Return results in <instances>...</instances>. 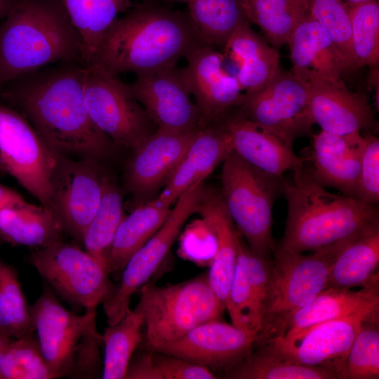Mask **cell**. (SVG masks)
<instances>
[{
  "mask_svg": "<svg viewBox=\"0 0 379 379\" xmlns=\"http://www.w3.org/2000/svg\"><path fill=\"white\" fill-rule=\"evenodd\" d=\"M57 154L24 116L0 104V173L11 175L48 208Z\"/></svg>",
  "mask_w": 379,
  "mask_h": 379,
  "instance_id": "cell-11",
  "label": "cell"
},
{
  "mask_svg": "<svg viewBox=\"0 0 379 379\" xmlns=\"http://www.w3.org/2000/svg\"><path fill=\"white\" fill-rule=\"evenodd\" d=\"M379 378L378 323L362 322L348 352L340 378Z\"/></svg>",
  "mask_w": 379,
  "mask_h": 379,
  "instance_id": "cell-42",
  "label": "cell"
},
{
  "mask_svg": "<svg viewBox=\"0 0 379 379\" xmlns=\"http://www.w3.org/2000/svg\"><path fill=\"white\" fill-rule=\"evenodd\" d=\"M22 199L17 192L0 183V211L6 206Z\"/></svg>",
  "mask_w": 379,
  "mask_h": 379,
  "instance_id": "cell-46",
  "label": "cell"
},
{
  "mask_svg": "<svg viewBox=\"0 0 379 379\" xmlns=\"http://www.w3.org/2000/svg\"><path fill=\"white\" fill-rule=\"evenodd\" d=\"M214 232L217 239L215 255L208 272L209 284L226 310L229 291L237 260L239 233L225 206L220 194H208L200 203L197 211Z\"/></svg>",
  "mask_w": 379,
  "mask_h": 379,
  "instance_id": "cell-26",
  "label": "cell"
},
{
  "mask_svg": "<svg viewBox=\"0 0 379 379\" xmlns=\"http://www.w3.org/2000/svg\"><path fill=\"white\" fill-rule=\"evenodd\" d=\"M29 312L41 350L55 378L98 376L102 335L96 329L95 310L76 314L46 288Z\"/></svg>",
  "mask_w": 379,
  "mask_h": 379,
  "instance_id": "cell-5",
  "label": "cell"
},
{
  "mask_svg": "<svg viewBox=\"0 0 379 379\" xmlns=\"http://www.w3.org/2000/svg\"><path fill=\"white\" fill-rule=\"evenodd\" d=\"M198 129L175 132L158 128L134 151L126 179L129 190L136 198H145L166 182Z\"/></svg>",
  "mask_w": 379,
  "mask_h": 379,
  "instance_id": "cell-20",
  "label": "cell"
},
{
  "mask_svg": "<svg viewBox=\"0 0 379 379\" xmlns=\"http://www.w3.org/2000/svg\"><path fill=\"white\" fill-rule=\"evenodd\" d=\"M293 173L292 180L284 182L287 216L283 237L276 249L314 252L379 228L377 206L330 192L304 165Z\"/></svg>",
  "mask_w": 379,
  "mask_h": 379,
  "instance_id": "cell-2",
  "label": "cell"
},
{
  "mask_svg": "<svg viewBox=\"0 0 379 379\" xmlns=\"http://www.w3.org/2000/svg\"><path fill=\"white\" fill-rule=\"evenodd\" d=\"M222 163L220 194L226 210L251 251L270 258L276 248L272 209L284 194L285 180L255 168L234 150Z\"/></svg>",
  "mask_w": 379,
  "mask_h": 379,
  "instance_id": "cell-8",
  "label": "cell"
},
{
  "mask_svg": "<svg viewBox=\"0 0 379 379\" xmlns=\"http://www.w3.org/2000/svg\"><path fill=\"white\" fill-rule=\"evenodd\" d=\"M143 326L142 314L135 307L133 310L129 309L123 318L105 330L102 378H125L132 356L142 340Z\"/></svg>",
  "mask_w": 379,
  "mask_h": 379,
  "instance_id": "cell-36",
  "label": "cell"
},
{
  "mask_svg": "<svg viewBox=\"0 0 379 379\" xmlns=\"http://www.w3.org/2000/svg\"><path fill=\"white\" fill-rule=\"evenodd\" d=\"M246 17L276 47L287 44L308 12L307 0H242Z\"/></svg>",
  "mask_w": 379,
  "mask_h": 379,
  "instance_id": "cell-34",
  "label": "cell"
},
{
  "mask_svg": "<svg viewBox=\"0 0 379 379\" xmlns=\"http://www.w3.org/2000/svg\"><path fill=\"white\" fill-rule=\"evenodd\" d=\"M246 244L239 234L237 260L228 294L226 310L234 326L258 338L261 325L257 318L246 257Z\"/></svg>",
  "mask_w": 379,
  "mask_h": 379,
  "instance_id": "cell-37",
  "label": "cell"
},
{
  "mask_svg": "<svg viewBox=\"0 0 379 379\" xmlns=\"http://www.w3.org/2000/svg\"><path fill=\"white\" fill-rule=\"evenodd\" d=\"M352 44L359 67L379 62V4L377 0L348 6Z\"/></svg>",
  "mask_w": 379,
  "mask_h": 379,
  "instance_id": "cell-41",
  "label": "cell"
},
{
  "mask_svg": "<svg viewBox=\"0 0 379 379\" xmlns=\"http://www.w3.org/2000/svg\"><path fill=\"white\" fill-rule=\"evenodd\" d=\"M136 308L142 314L149 350L171 343L196 326L220 319L225 309L212 290L208 272L179 284H145Z\"/></svg>",
  "mask_w": 379,
  "mask_h": 379,
  "instance_id": "cell-7",
  "label": "cell"
},
{
  "mask_svg": "<svg viewBox=\"0 0 379 379\" xmlns=\"http://www.w3.org/2000/svg\"><path fill=\"white\" fill-rule=\"evenodd\" d=\"M152 351L153 359L162 379H215L208 367L186 359Z\"/></svg>",
  "mask_w": 379,
  "mask_h": 379,
  "instance_id": "cell-44",
  "label": "cell"
},
{
  "mask_svg": "<svg viewBox=\"0 0 379 379\" xmlns=\"http://www.w3.org/2000/svg\"><path fill=\"white\" fill-rule=\"evenodd\" d=\"M97 159L73 160L57 154L50 178V208L64 231L82 241L102 196L105 177Z\"/></svg>",
  "mask_w": 379,
  "mask_h": 379,
  "instance_id": "cell-14",
  "label": "cell"
},
{
  "mask_svg": "<svg viewBox=\"0 0 379 379\" xmlns=\"http://www.w3.org/2000/svg\"><path fill=\"white\" fill-rule=\"evenodd\" d=\"M308 85L307 115L312 125L317 124L322 131L339 135L377 128L366 95L350 91L343 81Z\"/></svg>",
  "mask_w": 379,
  "mask_h": 379,
  "instance_id": "cell-19",
  "label": "cell"
},
{
  "mask_svg": "<svg viewBox=\"0 0 379 379\" xmlns=\"http://www.w3.org/2000/svg\"><path fill=\"white\" fill-rule=\"evenodd\" d=\"M354 240L331 245L311 255L275 248L257 345L281 337L291 316L327 288L328 275L338 255Z\"/></svg>",
  "mask_w": 379,
  "mask_h": 379,
  "instance_id": "cell-6",
  "label": "cell"
},
{
  "mask_svg": "<svg viewBox=\"0 0 379 379\" xmlns=\"http://www.w3.org/2000/svg\"><path fill=\"white\" fill-rule=\"evenodd\" d=\"M232 150L230 138L222 125L199 128L157 198L171 206L190 187L204 181Z\"/></svg>",
  "mask_w": 379,
  "mask_h": 379,
  "instance_id": "cell-25",
  "label": "cell"
},
{
  "mask_svg": "<svg viewBox=\"0 0 379 379\" xmlns=\"http://www.w3.org/2000/svg\"><path fill=\"white\" fill-rule=\"evenodd\" d=\"M379 228L348 244L330 271L327 287L345 290L357 286H378Z\"/></svg>",
  "mask_w": 379,
  "mask_h": 379,
  "instance_id": "cell-30",
  "label": "cell"
},
{
  "mask_svg": "<svg viewBox=\"0 0 379 379\" xmlns=\"http://www.w3.org/2000/svg\"><path fill=\"white\" fill-rule=\"evenodd\" d=\"M127 379H162L153 359L152 351L131 359L125 378Z\"/></svg>",
  "mask_w": 379,
  "mask_h": 379,
  "instance_id": "cell-45",
  "label": "cell"
},
{
  "mask_svg": "<svg viewBox=\"0 0 379 379\" xmlns=\"http://www.w3.org/2000/svg\"><path fill=\"white\" fill-rule=\"evenodd\" d=\"M312 138L313 167L310 169L314 178L325 187L355 198L365 136L359 132L339 135L321 130Z\"/></svg>",
  "mask_w": 379,
  "mask_h": 379,
  "instance_id": "cell-21",
  "label": "cell"
},
{
  "mask_svg": "<svg viewBox=\"0 0 379 379\" xmlns=\"http://www.w3.org/2000/svg\"><path fill=\"white\" fill-rule=\"evenodd\" d=\"M12 341L11 337L0 331V352L6 350Z\"/></svg>",
  "mask_w": 379,
  "mask_h": 379,
  "instance_id": "cell-48",
  "label": "cell"
},
{
  "mask_svg": "<svg viewBox=\"0 0 379 379\" xmlns=\"http://www.w3.org/2000/svg\"><path fill=\"white\" fill-rule=\"evenodd\" d=\"M308 12L328 35L348 70L359 67L352 44L348 6L343 0H307Z\"/></svg>",
  "mask_w": 379,
  "mask_h": 379,
  "instance_id": "cell-40",
  "label": "cell"
},
{
  "mask_svg": "<svg viewBox=\"0 0 379 379\" xmlns=\"http://www.w3.org/2000/svg\"><path fill=\"white\" fill-rule=\"evenodd\" d=\"M6 350L4 351H1L0 352V367H1V362H2V360H3V357H4V355L5 354V352Z\"/></svg>",
  "mask_w": 379,
  "mask_h": 379,
  "instance_id": "cell-50",
  "label": "cell"
},
{
  "mask_svg": "<svg viewBox=\"0 0 379 379\" xmlns=\"http://www.w3.org/2000/svg\"><path fill=\"white\" fill-rule=\"evenodd\" d=\"M189 16L206 46L223 45L243 23L248 22L242 0H190Z\"/></svg>",
  "mask_w": 379,
  "mask_h": 379,
  "instance_id": "cell-33",
  "label": "cell"
},
{
  "mask_svg": "<svg viewBox=\"0 0 379 379\" xmlns=\"http://www.w3.org/2000/svg\"><path fill=\"white\" fill-rule=\"evenodd\" d=\"M125 217L121 195L105 176L99 207L84 234L82 241L86 251L107 269L113 240Z\"/></svg>",
  "mask_w": 379,
  "mask_h": 379,
  "instance_id": "cell-35",
  "label": "cell"
},
{
  "mask_svg": "<svg viewBox=\"0 0 379 379\" xmlns=\"http://www.w3.org/2000/svg\"><path fill=\"white\" fill-rule=\"evenodd\" d=\"M56 378L33 333L13 340L0 367V379Z\"/></svg>",
  "mask_w": 379,
  "mask_h": 379,
  "instance_id": "cell-39",
  "label": "cell"
},
{
  "mask_svg": "<svg viewBox=\"0 0 379 379\" xmlns=\"http://www.w3.org/2000/svg\"><path fill=\"white\" fill-rule=\"evenodd\" d=\"M202 46L188 13L142 4L112 22L95 62L138 74L175 65Z\"/></svg>",
  "mask_w": 379,
  "mask_h": 379,
  "instance_id": "cell-3",
  "label": "cell"
},
{
  "mask_svg": "<svg viewBox=\"0 0 379 379\" xmlns=\"http://www.w3.org/2000/svg\"><path fill=\"white\" fill-rule=\"evenodd\" d=\"M256 340V337L234 325L214 319L153 351L205 366L213 372L226 373L252 351Z\"/></svg>",
  "mask_w": 379,
  "mask_h": 379,
  "instance_id": "cell-16",
  "label": "cell"
},
{
  "mask_svg": "<svg viewBox=\"0 0 379 379\" xmlns=\"http://www.w3.org/2000/svg\"><path fill=\"white\" fill-rule=\"evenodd\" d=\"M171 206L157 197L136 208L119 226L107 263L109 274L124 270L129 259L142 247L166 220Z\"/></svg>",
  "mask_w": 379,
  "mask_h": 379,
  "instance_id": "cell-29",
  "label": "cell"
},
{
  "mask_svg": "<svg viewBox=\"0 0 379 379\" xmlns=\"http://www.w3.org/2000/svg\"><path fill=\"white\" fill-rule=\"evenodd\" d=\"M378 286L358 291L327 287L291 316L281 337L272 339L287 342L316 324L346 317L378 323Z\"/></svg>",
  "mask_w": 379,
  "mask_h": 379,
  "instance_id": "cell-22",
  "label": "cell"
},
{
  "mask_svg": "<svg viewBox=\"0 0 379 379\" xmlns=\"http://www.w3.org/2000/svg\"><path fill=\"white\" fill-rule=\"evenodd\" d=\"M291 71L304 82H340L349 70L333 41L307 12L287 42Z\"/></svg>",
  "mask_w": 379,
  "mask_h": 379,
  "instance_id": "cell-24",
  "label": "cell"
},
{
  "mask_svg": "<svg viewBox=\"0 0 379 379\" xmlns=\"http://www.w3.org/2000/svg\"><path fill=\"white\" fill-rule=\"evenodd\" d=\"M64 230L53 211L24 199L0 211V239L12 244L42 248L61 240Z\"/></svg>",
  "mask_w": 379,
  "mask_h": 379,
  "instance_id": "cell-28",
  "label": "cell"
},
{
  "mask_svg": "<svg viewBox=\"0 0 379 379\" xmlns=\"http://www.w3.org/2000/svg\"><path fill=\"white\" fill-rule=\"evenodd\" d=\"M368 0H343V1L347 4L348 6H352L357 5L363 2H365Z\"/></svg>",
  "mask_w": 379,
  "mask_h": 379,
  "instance_id": "cell-49",
  "label": "cell"
},
{
  "mask_svg": "<svg viewBox=\"0 0 379 379\" xmlns=\"http://www.w3.org/2000/svg\"><path fill=\"white\" fill-rule=\"evenodd\" d=\"M182 72L191 95L197 102L201 126L218 119L238 105L243 91L233 74L225 67L222 53L202 46L187 58Z\"/></svg>",
  "mask_w": 379,
  "mask_h": 379,
  "instance_id": "cell-18",
  "label": "cell"
},
{
  "mask_svg": "<svg viewBox=\"0 0 379 379\" xmlns=\"http://www.w3.org/2000/svg\"><path fill=\"white\" fill-rule=\"evenodd\" d=\"M0 331L18 338L34 331L15 271L0 261Z\"/></svg>",
  "mask_w": 379,
  "mask_h": 379,
  "instance_id": "cell-38",
  "label": "cell"
},
{
  "mask_svg": "<svg viewBox=\"0 0 379 379\" xmlns=\"http://www.w3.org/2000/svg\"><path fill=\"white\" fill-rule=\"evenodd\" d=\"M225 59L234 65L233 72L241 91L252 93L265 86L279 67V55L251 28L241 25L224 44Z\"/></svg>",
  "mask_w": 379,
  "mask_h": 379,
  "instance_id": "cell-27",
  "label": "cell"
},
{
  "mask_svg": "<svg viewBox=\"0 0 379 379\" xmlns=\"http://www.w3.org/2000/svg\"><path fill=\"white\" fill-rule=\"evenodd\" d=\"M309 85L279 68L262 88L243 93L237 106L252 121L292 145L310 133Z\"/></svg>",
  "mask_w": 379,
  "mask_h": 379,
  "instance_id": "cell-13",
  "label": "cell"
},
{
  "mask_svg": "<svg viewBox=\"0 0 379 379\" xmlns=\"http://www.w3.org/2000/svg\"><path fill=\"white\" fill-rule=\"evenodd\" d=\"M360 173L355 198L377 206L379 202V140L371 133L365 135Z\"/></svg>",
  "mask_w": 379,
  "mask_h": 379,
  "instance_id": "cell-43",
  "label": "cell"
},
{
  "mask_svg": "<svg viewBox=\"0 0 379 379\" xmlns=\"http://www.w3.org/2000/svg\"><path fill=\"white\" fill-rule=\"evenodd\" d=\"M30 261L58 295L86 311L95 310L117 288L106 267L77 246L61 240L32 252Z\"/></svg>",
  "mask_w": 379,
  "mask_h": 379,
  "instance_id": "cell-10",
  "label": "cell"
},
{
  "mask_svg": "<svg viewBox=\"0 0 379 379\" xmlns=\"http://www.w3.org/2000/svg\"><path fill=\"white\" fill-rule=\"evenodd\" d=\"M86 71L80 62L51 64L4 83L0 97L26 118L55 152L98 160L109 152L112 140L86 109Z\"/></svg>",
  "mask_w": 379,
  "mask_h": 379,
  "instance_id": "cell-1",
  "label": "cell"
},
{
  "mask_svg": "<svg viewBox=\"0 0 379 379\" xmlns=\"http://www.w3.org/2000/svg\"><path fill=\"white\" fill-rule=\"evenodd\" d=\"M233 368L225 373L233 379H334L331 371L296 363L279 354L269 343L257 345Z\"/></svg>",
  "mask_w": 379,
  "mask_h": 379,
  "instance_id": "cell-32",
  "label": "cell"
},
{
  "mask_svg": "<svg viewBox=\"0 0 379 379\" xmlns=\"http://www.w3.org/2000/svg\"><path fill=\"white\" fill-rule=\"evenodd\" d=\"M82 62L62 0H15L0 25V83L60 62Z\"/></svg>",
  "mask_w": 379,
  "mask_h": 379,
  "instance_id": "cell-4",
  "label": "cell"
},
{
  "mask_svg": "<svg viewBox=\"0 0 379 379\" xmlns=\"http://www.w3.org/2000/svg\"><path fill=\"white\" fill-rule=\"evenodd\" d=\"M15 1V0H0V20L5 18Z\"/></svg>",
  "mask_w": 379,
  "mask_h": 379,
  "instance_id": "cell-47",
  "label": "cell"
},
{
  "mask_svg": "<svg viewBox=\"0 0 379 379\" xmlns=\"http://www.w3.org/2000/svg\"><path fill=\"white\" fill-rule=\"evenodd\" d=\"M1 83H0V89H1Z\"/></svg>",
  "mask_w": 379,
  "mask_h": 379,
  "instance_id": "cell-51",
  "label": "cell"
},
{
  "mask_svg": "<svg viewBox=\"0 0 379 379\" xmlns=\"http://www.w3.org/2000/svg\"><path fill=\"white\" fill-rule=\"evenodd\" d=\"M203 182H196L177 199L163 225L126 263L120 284L103 303L109 325L124 317L130 309L132 295L148 281L168 253L184 223L197 211L206 195Z\"/></svg>",
  "mask_w": 379,
  "mask_h": 379,
  "instance_id": "cell-12",
  "label": "cell"
},
{
  "mask_svg": "<svg viewBox=\"0 0 379 379\" xmlns=\"http://www.w3.org/2000/svg\"><path fill=\"white\" fill-rule=\"evenodd\" d=\"M137 100L159 129L189 132L201 126V116L182 69L172 65L137 74L130 84Z\"/></svg>",
  "mask_w": 379,
  "mask_h": 379,
  "instance_id": "cell-15",
  "label": "cell"
},
{
  "mask_svg": "<svg viewBox=\"0 0 379 379\" xmlns=\"http://www.w3.org/2000/svg\"><path fill=\"white\" fill-rule=\"evenodd\" d=\"M221 125L230 138L233 150L267 173L283 178L286 171L304 165V159L294 152L292 145L252 121L241 109Z\"/></svg>",
  "mask_w": 379,
  "mask_h": 379,
  "instance_id": "cell-23",
  "label": "cell"
},
{
  "mask_svg": "<svg viewBox=\"0 0 379 379\" xmlns=\"http://www.w3.org/2000/svg\"><path fill=\"white\" fill-rule=\"evenodd\" d=\"M364 321L354 316L335 319L316 324L289 341L270 339L265 343L291 361L328 369L340 378L350 348Z\"/></svg>",
  "mask_w": 379,
  "mask_h": 379,
  "instance_id": "cell-17",
  "label": "cell"
},
{
  "mask_svg": "<svg viewBox=\"0 0 379 379\" xmlns=\"http://www.w3.org/2000/svg\"><path fill=\"white\" fill-rule=\"evenodd\" d=\"M82 44V62H96L102 38L117 15L132 0H62Z\"/></svg>",
  "mask_w": 379,
  "mask_h": 379,
  "instance_id": "cell-31",
  "label": "cell"
},
{
  "mask_svg": "<svg viewBox=\"0 0 379 379\" xmlns=\"http://www.w3.org/2000/svg\"><path fill=\"white\" fill-rule=\"evenodd\" d=\"M84 98L91 121L112 141L135 151L150 135V118L130 84L99 62L86 66Z\"/></svg>",
  "mask_w": 379,
  "mask_h": 379,
  "instance_id": "cell-9",
  "label": "cell"
}]
</instances>
